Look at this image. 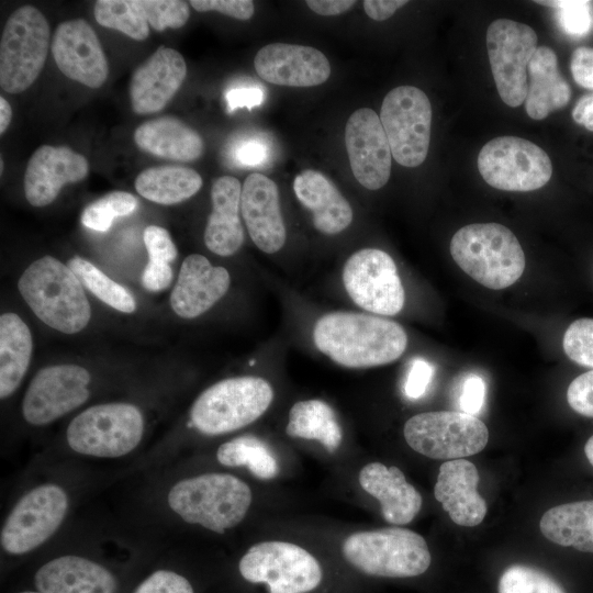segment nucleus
I'll use <instances>...</instances> for the list:
<instances>
[{
    "instance_id": "1",
    "label": "nucleus",
    "mask_w": 593,
    "mask_h": 593,
    "mask_svg": "<svg viewBox=\"0 0 593 593\" xmlns=\"http://www.w3.org/2000/svg\"><path fill=\"white\" fill-rule=\"evenodd\" d=\"M316 348L347 368H370L399 359L407 346V335L396 322L356 312H332L313 328Z\"/></svg>"
},
{
    "instance_id": "2",
    "label": "nucleus",
    "mask_w": 593,
    "mask_h": 593,
    "mask_svg": "<svg viewBox=\"0 0 593 593\" xmlns=\"http://www.w3.org/2000/svg\"><path fill=\"white\" fill-rule=\"evenodd\" d=\"M18 288L35 315L56 331L75 334L90 321L91 309L81 281L52 256L32 262L19 279Z\"/></svg>"
},
{
    "instance_id": "3",
    "label": "nucleus",
    "mask_w": 593,
    "mask_h": 593,
    "mask_svg": "<svg viewBox=\"0 0 593 593\" xmlns=\"http://www.w3.org/2000/svg\"><path fill=\"white\" fill-rule=\"evenodd\" d=\"M449 249L455 262L489 289L501 290L514 284L525 269V255L518 239L499 223H475L459 228Z\"/></svg>"
},
{
    "instance_id": "4",
    "label": "nucleus",
    "mask_w": 593,
    "mask_h": 593,
    "mask_svg": "<svg viewBox=\"0 0 593 593\" xmlns=\"http://www.w3.org/2000/svg\"><path fill=\"white\" fill-rule=\"evenodd\" d=\"M251 499L250 488L227 473L183 479L168 493L170 508L184 522L217 534H224L244 519Z\"/></svg>"
},
{
    "instance_id": "5",
    "label": "nucleus",
    "mask_w": 593,
    "mask_h": 593,
    "mask_svg": "<svg viewBox=\"0 0 593 593\" xmlns=\"http://www.w3.org/2000/svg\"><path fill=\"white\" fill-rule=\"evenodd\" d=\"M342 552L359 571L387 578L419 575L428 569L432 559L425 539L401 527L354 533L344 540Z\"/></svg>"
},
{
    "instance_id": "6",
    "label": "nucleus",
    "mask_w": 593,
    "mask_h": 593,
    "mask_svg": "<svg viewBox=\"0 0 593 593\" xmlns=\"http://www.w3.org/2000/svg\"><path fill=\"white\" fill-rule=\"evenodd\" d=\"M273 400L271 384L259 377H235L204 390L190 410L192 425L202 434L221 435L258 419Z\"/></svg>"
},
{
    "instance_id": "7",
    "label": "nucleus",
    "mask_w": 593,
    "mask_h": 593,
    "mask_svg": "<svg viewBox=\"0 0 593 593\" xmlns=\"http://www.w3.org/2000/svg\"><path fill=\"white\" fill-rule=\"evenodd\" d=\"M49 25L43 13L26 4L11 13L0 41V86L9 93L25 91L46 61Z\"/></svg>"
},
{
    "instance_id": "8",
    "label": "nucleus",
    "mask_w": 593,
    "mask_h": 593,
    "mask_svg": "<svg viewBox=\"0 0 593 593\" xmlns=\"http://www.w3.org/2000/svg\"><path fill=\"white\" fill-rule=\"evenodd\" d=\"M144 418L138 407L128 403H105L78 414L66 433L76 452L104 458L131 452L141 441Z\"/></svg>"
},
{
    "instance_id": "9",
    "label": "nucleus",
    "mask_w": 593,
    "mask_h": 593,
    "mask_svg": "<svg viewBox=\"0 0 593 593\" xmlns=\"http://www.w3.org/2000/svg\"><path fill=\"white\" fill-rule=\"evenodd\" d=\"M407 445L432 459H462L486 446L489 429L477 416L456 411L419 413L403 429Z\"/></svg>"
},
{
    "instance_id": "10",
    "label": "nucleus",
    "mask_w": 593,
    "mask_h": 593,
    "mask_svg": "<svg viewBox=\"0 0 593 593\" xmlns=\"http://www.w3.org/2000/svg\"><path fill=\"white\" fill-rule=\"evenodd\" d=\"M238 568L246 581L267 584L269 593H307L323 577L321 564L307 550L277 540L251 546Z\"/></svg>"
},
{
    "instance_id": "11",
    "label": "nucleus",
    "mask_w": 593,
    "mask_h": 593,
    "mask_svg": "<svg viewBox=\"0 0 593 593\" xmlns=\"http://www.w3.org/2000/svg\"><path fill=\"white\" fill-rule=\"evenodd\" d=\"M478 169L489 186L518 192L544 187L552 175L547 153L517 136H499L488 142L478 155Z\"/></svg>"
},
{
    "instance_id": "12",
    "label": "nucleus",
    "mask_w": 593,
    "mask_h": 593,
    "mask_svg": "<svg viewBox=\"0 0 593 593\" xmlns=\"http://www.w3.org/2000/svg\"><path fill=\"white\" fill-rule=\"evenodd\" d=\"M380 121L396 163L417 167L427 157L430 142L432 105L424 91L399 86L384 97Z\"/></svg>"
},
{
    "instance_id": "13",
    "label": "nucleus",
    "mask_w": 593,
    "mask_h": 593,
    "mask_svg": "<svg viewBox=\"0 0 593 593\" xmlns=\"http://www.w3.org/2000/svg\"><path fill=\"white\" fill-rule=\"evenodd\" d=\"M537 48V34L527 24L499 19L488 27L486 49L493 79L508 107L516 108L526 99L528 65Z\"/></svg>"
},
{
    "instance_id": "14",
    "label": "nucleus",
    "mask_w": 593,
    "mask_h": 593,
    "mask_svg": "<svg viewBox=\"0 0 593 593\" xmlns=\"http://www.w3.org/2000/svg\"><path fill=\"white\" fill-rule=\"evenodd\" d=\"M343 283L353 302L368 312L395 315L404 306L401 278L384 250L363 248L354 253L344 265Z\"/></svg>"
},
{
    "instance_id": "15",
    "label": "nucleus",
    "mask_w": 593,
    "mask_h": 593,
    "mask_svg": "<svg viewBox=\"0 0 593 593\" xmlns=\"http://www.w3.org/2000/svg\"><path fill=\"white\" fill-rule=\"evenodd\" d=\"M68 508L65 491L43 484L27 492L12 508L1 529V546L12 555L29 552L60 526Z\"/></svg>"
},
{
    "instance_id": "16",
    "label": "nucleus",
    "mask_w": 593,
    "mask_h": 593,
    "mask_svg": "<svg viewBox=\"0 0 593 593\" xmlns=\"http://www.w3.org/2000/svg\"><path fill=\"white\" fill-rule=\"evenodd\" d=\"M90 373L78 365L41 369L31 381L22 403L24 418L46 425L71 412L89 398Z\"/></svg>"
},
{
    "instance_id": "17",
    "label": "nucleus",
    "mask_w": 593,
    "mask_h": 593,
    "mask_svg": "<svg viewBox=\"0 0 593 593\" xmlns=\"http://www.w3.org/2000/svg\"><path fill=\"white\" fill-rule=\"evenodd\" d=\"M345 144L354 177L366 189L378 190L391 175V148L380 116L369 109L353 112L345 127Z\"/></svg>"
},
{
    "instance_id": "18",
    "label": "nucleus",
    "mask_w": 593,
    "mask_h": 593,
    "mask_svg": "<svg viewBox=\"0 0 593 593\" xmlns=\"http://www.w3.org/2000/svg\"><path fill=\"white\" fill-rule=\"evenodd\" d=\"M51 51L57 67L69 79L89 88H99L107 80L109 64L94 30L87 21L76 19L58 24Z\"/></svg>"
},
{
    "instance_id": "19",
    "label": "nucleus",
    "mask_w": 593,
    "mask_h": 593,
    "mask_svg": "<svg viewBox=\"0 0 593 593\" xmlns=\"http://www.w3.org/2000/svg\"><path fill=\"white\" fill-rule=\"evenodd\" d=\"M89 172L85 156L67 146L43 145L29 159L24 194L33 206L52 203L67 183L83 180Z\"/></svg>"
},
{
    "instance_id": "20",
    "label": "nucleus",
    "mask_w": 593,
    "mask_h": 593,
    "mask_svg": "<svg viewBox=\"0 0 593 593\" xmlns=\"http://www.w3.org/2000/svg\"><path fill=\"white\" fill-rule=\"evenodd\" d=\"M257 75L265 81L287 87H313L331 75L327 57L310 46L272 43L261 47L255 58Z\"/></svg>"
},
{
    "instance_id": "21",
    "label": "nucleus",
    "mask_w": 593,
    "mask_h": 593,
    "mask_svg": "<svg viewBox=\"0 0 593 593\" xmlns=\"http://www.w3.org/2000/svg\"><path fill=\"white\" fill-rule=\"evenodd\" d=\"M187 76V64L176 49L159 46L138 66L130 81V99L137 114L163 110L174 98Z\"/></svg>"
},
{
    "instance_id": "22",
    "label": "nucleus",
    "mask_w": 593,
    "mask_h": 593,
    "mask_svg": "<svg viewBox=\"0 0 593 593\" xmlns=\"http://www.w3.org/2000/svg\"><path fill=\"white\" fill-rule=\"evenodd\" d=\"M240 211L251 240L261 251L275 254L283 247L287 232L273 180L250 174L242 188Z\"/></svg>"
},
{
    "instance_id": "23",
    "label": "nucleus",
    "mask_w": 593,
    "mask_h": 593,
    "mask_svg": "<svg viewBox=\"0 0 593 593\" xmlns=\"http://www.w3.org/2000/svg\"><path fill=\"white\" fill-rule=\"evenodd\" d=\"M231 276L226 268L192 254L182 261L170 295V305L182 318H194L210 310L227 292Z\"/></svg>"
},
{
    "instance_id": "24",
    "label": "nucleus",
    "mask_w": 593,
    "mask_h": 593,
    "mask_svg": "<svg viewBox=\"0 0 593 593\" xmlns=\"http://www.w3.org/2000/svg\"><path fill=\"white\" fill-rule=\"evenodd\" d=\"M478 483L479 472L469 460L454 459L439 467L434 495L457 525L473 527L483 521L488 508Z\"/></svg>"
},
{
    "instance_id": "25",
    "label": "nucleus",
    "mask_w": 593,
    "mask_h": 593,
    "mask_svg": "<svg viewBox=\"0 0 593 593\" xmlns=\"http://www.w3.org/2000/svg\"><path fill=\"white\" fill-rule=\"evenodd\" d=\"M358 480L363 491L379 501L382 517L389 524H409L422 507L419 492L395 466L370 462L361 468Z\"/></svg>"
},
{
    "instance_id": "26",
    "label": "nucleus",
    "mask_w": 593,
    "mask_h": 593,
    "mask_svg": "<svg viewBox=\"0 0 593 593\" xmlns=\"http://www.w3.org/2000/svg\"><path fill=\"white\" fill-rule=\"evenodd\" d=\"M35 586L41 593H115L113 574L89 559L63 556L43 564L36 572Z\"/></svg>"
},
{
    "instance_id": "27",
    "label": "nucleus",
    "mask_w": 593,
    "mask_h": 593,
    "mask_svg": "<svg viewBox=\"0 0 593 593\" xmlns=\"http://www.w3.org/2000/svg\"><path fill=\"white\" fill-rule=\"evenodd\" d=\"M240 195L242 186L235 177L223 176L212 183V212L204 230V244L219 256H231L243 245Z\"/></svg>"
},
{
    "instance_id": "28",
    "label": "nucleus",
    "mask_w": 593,
    "mask_h": 593,
    "mask_svg": "<svg viewBox=\"0 0 593 593\" xmlns=\"http://www.w3.org/2000/svg\"><path fill=\"white\" fill-rule=\"evenodd\" d=\"M293 191L313 216L314 227L334 235L345 231L353 222L354 213L348 201L336 186L322 172L306 169L293 180Z\"/></svg>"
},
{
    "instance_id": "29",
    "label": "nucleus",
    "mask_w": 593,
    "mask_h": 593,
    "mask_svg": "<svg viewBox=\"0 0 593 593\" xmlns=\"http://www.w3.org/2000/svg\"><path fill=\"white\" fill-rule=\"evenodd\" d=\"M571 99V88L561 76L555 51L540 46L528 65V87L525 110L534 120L546 119L564 108Z\"/></svg>"
},
{
    "instance_id": "30",
    "label": "nucleus",
    "mask_w": 593,
    "mask_h": 593,
    "mask_svg": "<svg viewBox=\"0 0 593 593\" xmlns=\"http://www.w3.org/2000/svg\"><path fill=\"white\" fill-rule=\"evenodd\" d=\"M134 141L146 153L177 161L195 160L204 150L201 135L174 116L144 122L135 130Z\"/></svg>"
},
{
    "instance_id": "31",
    "label": "nucleus",
    "mask_w": 593,
    "mask_h": 593,
    "mask_svg": "<svg viewBox=\"0 0 593 593\" xmlns=\"http://www.w3.org/2000/svg\"><path fill=\"white\" fill-rule=\"evenodd\" d=\"M32 335L15 313L0 317V396L11 395L20 385L31 361Z\"/></svg>"
},
{
    "instance_id": "32",
    "label": "nucleus",
    "mask_w": 593,
    "mask_h": 593,
    "mask_svg": "<svg viewBox=\"0 0 593 593\" xmlns=\"http://www.w3.org/2000/svg\"><path fill=\"white\" fill-rule=\"evenodd\" d=\"M550 541L593 552V501H580L549 508L539 523Z\"/></svg>"
},
{
    "instance_id": "33",
    "label": "nucleus",
    "mask_w": 593,
    "mask_h": 593,
    "mask_svg": "<svg viewBox=\"0 0 593 593\" xmlns=\"http://www.w3.org/2000/svg\"><path fill=\"white\" fill-rule=\"evenodd\" d=\"M134 186L143 198L170 205L194 195L202 187V178L191 168L159 166L143 170Z\"/></svg>"
},
{
    "instance_id": "34",
    "label": "nucleus",
    "mask_w": 593,
    "mask_h": 593,
    "mask_svg": "<svg viewBox=\"0 0 593 593\" xmlns=\"http://www.w3.org/2000/svg\"><path fill=\"white\" fill-rule=\"evenodd\" d=\"M286 433L290 437L317 440L328 452L338 449L343 439L334 410L316 399L299 401L292 405Z\"/></svg>"
},
{
    "instance_id": "35",
    "label": "nucleus",
    "mask_w": 593,
    "mask_h": 593,
    "mask_svg": "<svg viewBox=\"0 0 593 593\" xmlns=\"http://www.w3.org/2000/svg\"><path fill=\"white\" fill-rule=\"evenodd\" d=\"M216 458L227 467H246L256 478L262 480L273 479L279 473L278 461L270 448L253 435H244L222 444Z\"/></svg>"
},
{
    "instance_id": "36",
    "label": "nucleus",
    "mask_w": 593,
    "mask_h": 593,
    "mask_svg": "<svg viewBox=\"0 0 593 593\" xmlns=\"http://www.w3.org/2000/svg\"><path fill=\"white\" fill-rule=\"evenodd\" d=\"M68 267L90 292L109 306L123 313L135 311L133 295L87 259L75 256L68 261Z\"/></svg>"
},
{
    "instance_id": "37",
    "label": "nucleus",
    "mask_w": 593,
    "mask_h": 593,
    "mask_svg": "<svg viewBox=\"0 0 593 593\" xmlns=\"http://www.w3.org/2000/svg\"><path fill=\"white\" fill-rule=\"evenodd\" d=\"M93 15L100 25L120 31L133 40L144 41L149 35V24L134 0H98Z\"/></svg>"
},
{
    "instance_id": "38",
    "label": "nucleus",
    "mask_w": 593,
    "mask_h": 593,
    "mask_svg": "<svg viewBox=\"0 0 593 593\" xmlns=\"http://www.w3.org/2000/svg\"><path fill=\"white\" fill-rule=\"evenodd\" d=\"M137 199L126 191H112L86 206L81 223L94 231H108L115 217L131 214L137 208Z\"/></svg>"
},
{
    "instance_id": "39",
    "label": "nucleus",
    "mask_w": 593,
    "mask_h": 593,
    "mask_svg": "<svg viewBox=\"0 0 593 593\" xmlns=\"http://www.w3.org/2000/svg\"><path fill=\"white\" fill-rule=\"evenodd\" d=\"M499 593H566L547 573L528 566L515 564L500 578Z\"/></svg>"
},
{
    "instance_id": "40",
    "label": "nucleus",
    "mask_w": 593,
    "mask_h": 593,
    "mask_svg": "<svg viewBox=\"0 0 593 593\" xmlns=\"http://www.w3.org/2000/svg\"><path fill=\"white\" fill-rule=\"evenodd\" d=\"M226 155L234 166L261 167L271 159L272 143L270 137L261 132L243 133L230 142Z\"/></svg>"
},
{
    "instance_id": "41",
    "label": "nucleus",
    "mask_w": 593,
    "mask_h": 593,
    "mask_svg": "<svg viewBox=\"0 0 593 593\" xmlns=\"http://www.w3.org/2000/svg\"><path fill=\"white\" fill-rule=\"evenodd\" d=\"M556 9V19L569 36L582 37L593 30V2L588 0L536 1Z\"/></svg>"
},
{
    "instance_id": "42",
    "label": "nucleus",
    "mask_w": 593,
    "mask_h": 593,
    "mask_svg": "<svg viewBox=\"0 0 593 593\" xmlns=\"http://www.w3.org/2000/svg\"><path fill=\"white\" fill-rule=\"evenodd\" d=\"M134 3L147 23L158 32L167 27L179 29L190 16L189 4L186 1L134 0Z\"/></svg>"
},
{
    "instance_id": "43",
    "label": "nucleus",
    "mask_w": 593,
    "mask_h": 593,
    "mask_svg": "<svg viewBox=\"0 0 593 593\" xmlns=\"http://www.w3.org/2000/svg\"><path fill=\"white\" fill-rule=\"evenodd\" d=\"M562 347L569 359L593 369V318L572 322L564 332Z\"/></svg>"
},
{
    "instance_id": "44",
    "label": "nucleus",
    "mask_w": 593,
    "mask_h": 593,
    "mask_svg": "<svg viewBox=\"0 0 593 593\" xmlns=\"http://www.w3.org/2000/svg\"><path fill=\"white\" fill-rule=\"evenodd\" d=\"M134 593H194L190 582L168 570H158L146 578Z\"/></svg>"
},
{
    "instance_id": "45",
    "label": "nucleus",
    "mask_w": 593,
    "mask_h": 593,
    "mask_svg": "<svg viewBox=\"0 0 593 593\" xmlns=\"http://www.w3.org/2000/svg\"><path fill=\"white\" fill-rule=\"evenodd\" d=\"M145 247L150 261L170 264L178 250L169 233L161 226L149 225L143 234Z\"/></svg>"
},
{
    "instance_id": "46",
    "label": "nucleus",
    "mask_w": 593,
    "mask_h": 593,
    "mask_svg": "<svg viewBox=\"0 0 593 593\" xmlns=\"http://www.w3.org/2000/svg\"><path fill=\"white\" fill-rule=\"evenodd\" d=\"M567 400L573 411L593 417V370L573 379L568 387Z\"/></svg>"
},
{
    "instance_id": "47",
    "label": "nucleus",
    "mask_w": 593,
    "mask_h": 593,
    "mask_svg": "<svg viewBox=\"0 0 593 593\" xmlns=\"http://www.w3.org/2000/svg\"><path fill=\"white\" fill-rule=\"evenodd\" d=\"M189 3L199 12L216 11L237 20H248L255 11L250 0H191Z\"/></svg>"
},
{
    "instance_id": "48",
    "label": "nucleus",
    "mask_w": 593,
    "mask_h": 593,
    "mask_svg": "<svg viewBox=\"0 0 593 593\" xmlns=\"http://www.w3.org/2000/svg\"><path fill=\"white\" fill-rule=\"evenodd\" d=\"M434 376V367L422 358H415L410 366L404 383V393L410 399L423 396Z\"/></svg>"
},
{
    "instance_id": "49",
    "label": "nucleus",
    "mask_w": 593,
    "mask_h": 593,
    "mask_svg": "<svg viewBox=\"0 0 593 593\" xmlns=\"http://www.w3.org/2000/svg\"><path fill=\"white\" fill-rule=\"evenodd\" d=\"M484 399L485 382L482 377L478 374L466 377L459 395V406L461 412L475 416L483 407Z\"/></svg>"
},
{
    "instance_id": "50",
    "label": "nucleus",
    "mask_w": 593,
    "mask_h": 593,
    "mask_svg": "<svg viewBox=\"0 0 593 593\" xmlns=\"http://www.w3.org/2000/svg\"><path fill=\"white\" fill-rule=\"evenodd\" d=\"M264 89L258 85L244 83L230 88L225 92L226 107L228 112L238 108L251 109L260 105L264 101Z\"/></svg>"
},
{
    "instance_id": "51",
    "label": "nucleus",
    "mask_w": 593,
    "mask_h": 593,
    "mask_svg": "<svg viewBox=\"0 0 593 593\" xmlns=\"http://www.w3.org/2000/svg\"><path fill=\"white\" fill-rule=\"evenodd\" d=\"M570 70L579 86L593 90V47L575 48L571 55Z\"/></svg>"
},
{
    "instance_id": "52",
    "label": "nucleus",
    "mask_w": 593,
    "mask_h": 593,
    "mask_svg": "<svg viewBox=\"0 0 593 593\" xmlns=\"http://www.w3.org/2000/svg\"><path fill=\"white\" fill-rule=\"evenodd\" d=\"M170 264L148 260L142 276V282L148 291L157 292L169 287L172 280Z\"/></svg>"
},
{
    "instance_id": "53",
    "label": "nucleus",
    "mask_w": 593,
    "mask_h": 593,
    "mask_svg": "<svg viewBox=\"0 0 593 593\" xmlns=\"http://www.w3.org/2000/svg\"><path fill=\"white\" fill-rule=\"evenodd\" d=\"M406 3L405 0H366L363 1V9L370 19L385 21Z\"/></svg>"
},
{
    "instance_id": "54",
    "label": "nucleus",
    "mask_w": 593,
    "mask_h": 593,
    "mask_svg": "<svg viewBox=\"0 0 593 593\" xmlns=\"http://www.w3.org/2000/svg\"><path fill=\"white\" fill-rule=\"evenodd\" d=\"M307 7L320 15H337L348 11L354 0H307Z\"/></svg>"
},
{
    "instance_id": "55",
    "label": "nucleus",
    "mask_w": 593,
    "mask_h": 593,
    "mask_svg": "<svg viewBox=\"0 0 593 593\" xmlns=\"http://www.w3.org/2000/svg\"><path fill=\"white\" fill-rule=\"evenodd\" d=\"M572 119L593 132V92L582 96L572 109Z\"/></svg>"
},
{
    "instance_id": "56",
    "label": "nucleus",
    "mask_w": 593,
    "mask_h": 593,
    "mask_svg": "<svg viewBox=\"0 0 593 593\" xmlns=\"http://www.w3.org/2000/svg\"><path fill=\"white\" fill-rule=\"evenodd\" d=\"M12 119V109L9 102L0 97V133L3 134L9 127Z\"/></svg>"
},
{
    "instance_id": "57",
    "label": "nucleus",
    "mask_w": 593,
    "mask_h": 593,
    "mask_svg": "<svg viewBox=\"0 0 593 593\" xmlns=\"http://www.w3.org/2000/svg\"><path fill=\"white\" fill-rule=\"evenodd\" d=\"M584 452H585V456L588 458V460L590 461V463L593 466V436H591L585 446H584Z\"/></svg>"
},
{
    "instance_id": "58",
    "label": "nucleus",
    "mask_w": 593,
    "mask_h": 593,
    "mask_svg": "<svg viewBox=\"0 0 593 593\" xmlns=\"http://www.w3.org/2000/svg\"><path fill=\"white\" fill-rule=\"evenodd\" d=\"M20 593H41L40 591L35 592V591H23V592H20Z\"/></svg>"
},
{
    "instance_id": "59",
    "label": "nucleus",
    "mask_w": 593,
    "mask_h": 593,
    "mask_svg": "<svg viewBox=\"0 0 593 593\" xmlns=\"http://www.w3.org/2000/svg\"><path fill=\"white\" fill-rule=\"evenodd\" d=\"M0 166H1L0 172H2L3 171V160L2 159L0 161Z\"/></svg>"
}]
</instances>
